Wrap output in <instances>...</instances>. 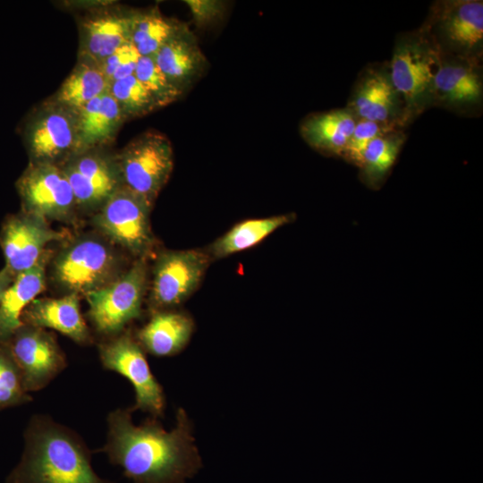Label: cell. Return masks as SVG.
Segmentation results:
<instances>
[{"instance_id": "ba28073f", "label": "cell", "mask_w": 483, "mask_h": 483, "mask_svg": "<svg viewBox=\"0 0 483 483\" xmlns=\"http://www.w3.org/2000/svg\"><path fill=\"white\" fill-rule=\"evenodd\" d=\"M442 54L479 57L483 53V2L439 0L421 25Z\"/></svg>"}, {"instance_id": "5bb4252c", "label": "cell", "mask_w": 483, "mask_h": 483, "mask_svg": "<svg viewBox=\"0 0 483 483\" xmlns=\"http://www.w3.org/2000/svg\"><path fill=\"white\" fill-rule=\"evenodd\" d=\"M60 165L82 209L96 212L123 185L115 154L104 148L75 154Z\"/></svg>"}, {"instance_id": "f546056e", "label": "cell", "mask_w": 483, "mask_h": 483, "mask_svg": "<svg viewBox=\"0 0 483 483\" xmlns=\"http://www.w3.org/2000/svg\"><path fill=\"white\" fill-rule=\"evenodd\" d=\"M31 400L24 388L20 369L8 345L0 343V409L23 404Z\"/></svg>"}, {"instance_id": "30bf717a", "label": "cell", "mask_w": 483, "mask_h": 483, "mask_svg": "<svg viewBox=\"0 0 483 483\" xmlns=\"http://www.w3.org/2000/svg\"><path fill=\"white\" fill-rule=\"evenodd\" d=\"M103 367L126 377L134 387L135 404L153 418L164 416L165 399L163 388L151 372L144 350L129 333L111 336L98 345Z\"/></svg>"}, {"instance_id": "e575fe53", "label": "cell", "mask_w": 483, "mask_h": 483, "mask_svg": "<svg viewBox=\"0 0 483 483\" xmlns=\"http://www.w3.org/2000/svg\"><path fill=\"white\" fill-rule=\"evenodd\" d=\"M14 277L15 276L7 268L4 267L0 270V301Z\"/></svg>"}, {"instance_id": "9a60e30c", "label": "cell", "mask_w": 483, "mask_h": 483, "mask_svg": "<svg viewBox=\"0 0 483 483\" xmlns=\"http://www.w3.org/2000/svg\"><path fill=\"white\" fill-rule=\"evenodd\" d=\"M346 108L359 119L404 128V104L390 76L388 63L370 64L359 73Z\"/></svg>"}, {"instance_id": "2e32d148", "label": "cell", "mask_w": 483, "mask_h": 483, "mask_svg": "<svg viewBox=\"0 0 483 483\" xmlns=\"http://www.w3.org/2000/svg\"><path fill=\"white\" fill-rule=\"evenodd\" d=\"M209 261L208 254L197 250L161 252L153 267V308L164 309L183 302L199 286Z\"/></svg>"}, {"instance_id": "d6a6232c", "label": "cell", "mask_w": 483, "mask_h": 483, "mask_svg": "<svg viewBox=\"0 0 483 483\" xmlns=\"http://www.w3.org/2000/svg\"><path fill=\"white\" fill-rule=\"evenodd\" d=\"M140 57L134 45L128 42L97 64L111 83L134 74Z\"/></svg>"}, {"instance_id": "3957f363", "label": "cell", "mask_w": 483, "mask_h": 483, "mask_svg": "<svg viewBox=\"0 0 483 483\" xmlns=\"http://www.w3.org/2000/svg\"><path fill=\"white\" fill-rule=\"evenodd\" d=\"M441 59V50L423 27L396 37L388 65L409 123L433 106L434 80Z\"/></svg>"}, {"instance_id": "44dd1931", "label": "cell", "mask_w": 483, "mask_h": 483, "mask_svg": "<svg viewBox=\"0 0 483 483\" xmlns=\"http://www.w3.org/2000/svg\"><path fill=\"white\" fill-rule=\"evenodd\" d=\"M49 259L47 250L34 267L18 274L4 292L0 301V343H7L23 325V311L45 288Z\"/></svg>"}, {"instance_id": "7c38bea8", "label": "cell", "mask_w": 483, "mask_h": 483, "mask_svg": "<svg viewBox=\"0 0 483 483\" xmlns=\"http://www.w3.org/2000/svg\"><path fill=\"white\" fill-rule=\"evenodd\" d=\"M482 58L442 54L435 77L433 106L463 116H478L482 111Z\"/></svg>"}, {"instance_id": "4316f807", "label": "cell", "mask_w": 483, "mask_h": 483, "mask_svg": "<svg viewBox=\"0 0 483 483\" xmlns=\"http://www.w3.org/2000/svg\"><path fill=\"white\" fill-rule=\"evenodd\" d=\"M292 220V215H280L242 221L211 244L210 255L214 258H223L250 249Z\"/></svg>"}, {"instance_id": "cb8c5ba5", "label": "cell", "mask_w": 483, "mask_h": 483, "mask_svg": "<svg viewBox=\"0 0 483 483\" xmlns=\"http://www.w3.org/2000/svg\"><path fill=\"white\" fill-rule=\"evenodd\" d=\"M356 117L346 107L316 113L301 123L303 140L318 152L342 157L356 124Z\"/></svg>"}, {"instance_id": "484cf974", "label": "cell", "mask_w": 483, "mask_h": 483, "mask_svg": "<svg viewBox=\"0 0 483 483\" xmlns=\"http://www.w3.org/2000/svg\"><path fill=\"white\" fill-rule=\"evenodd\" d=\"M406 140L403 130L392 131L371 140L354 160L362 182L378 189L392 170Z\"/></svg>"}, {"instance_id": "8fae6325", "label": "cell", "mask_w": 483, "mask_h": 483, "mask_svg": "<svg viewBox=\"0 0 483 483\" xmlns=\"http://www.w3.org/2000/svg\"><path fill=\"white\" fill-rule=\"evenodd\" d=\"M21 210L47 221L70 222L78 208L60 165L30 162L16 182Z\"/></svg>"}, {"instance_id": "836d02e7", "label": "cell", "mask_w": 483, "mask_h": 483, "mask_svg": "<svg viewBox=\"0 0 483 483\" xmlns=\"http://www.w3.org/2000/svg\"><path fill=\"white\" fill-rule=\"evenodd\" d=\"M193 21L199 28H206L220 21L225 13V4L216 0H186Z\"/></svg>"}, {"instance_id": "5b68a950", "label": "cell", "mask_w": 483, "mask_h": 483, "mask_svg": "<svg viewBox=\"0 0 483 483\" xmlns=\"http://www.w3.org/2000/svg\"><path fill=\"white\" fill-rule=\"evenodd\" d=\"M115 157L123 185L154 204L174 168L170 140L148 131L133 138Z\"/></svg>"}, {"instance_id": "6da1fadb", "label": "cell", "mask_w": 483, "mask_h": 483, "mask_svg": "<svg viewBox=\"0 0 483 483\" xmlns=\"http://www.w3.org/2000/svg\"><path fill=\"white\" fill-rule=\"evenodd\" d=\"M132 411L116 409L108 414L106 443L99 450L127 479L133 483H185L199 471L201 459L183 409H178L171 431L153 417L136 426Z\"/></svg>"}, {"instance_id": "f1b7e54d", "label": "cell", "mask_w": 483, "mask_h": 483, "mask_svg": "<svg viewBox=\"0 0 483 483\" xmlns=\"http://www.w3.org/2000/svg\"><path fill=\"white\" fill-rule=\"evenodd\" d=\"M108 91L117 102L125 121L142 117L159 108L134 74L111 82Z\"/></svg>"}, {"instance_id": "ffe728a7", "label": "cell", "mask_w": 483, "mask_h": 483, "mask_svg": "<svg viewBox=\"0 0 483 483\" xmlns=\"http://www.w3.org/2000/svg\"><path fill=\"white\" fill-rule=\"evenodd\" d=\"M21 321L33 326L56 330L80 344L92 341L80 313V296L76 294L36 298L23 311Z\"/></svg>"}, {"instance_id": "603a6c76", "label": "cell", "mask_w": 483, "mask_h": 483, "mask_svg": "<svg viewBox=\"0 0 483 483\" xmlns=\"http://www.w3.org/2000/svg\"><path fill=\"white\" fill-rule=\"evenodd\" d=\"M194 323L182 312L157 310L137 334V340L150 354L168 357L179 353L190 342Z\"/></svg>"}, {"instance_id": "7402d4cb", "label": "cell", "mask_w": 483, "mask_h": 483, "mask_svg": "<svg viewBox=\"0 0 483 483\" xmlns=\"http://www.w3.org/2000/svg\"><path fill=\"white\" fill-rule=\"evenodd\" d=\"M75 114L78 153L104 148L114 140L125 122L117 102L109 91L89 101Z\"/></svg>"}, {"instance_id": "ac0fdd59", "label": "cell", "mask_w": 483, "mask_h": 483, "mask_svg": "<svg viewBox=\"0 0 483 483\" xmlns=\"http://www.w3.org/2000/svg\"><path fill=\"white\" fill-rule=\"evenodd\" d=\"M132 11L98 8L80 23L79 59L99 64L130 41Z\"/></svg>"}, {"instance_id": "9c48e42d", "label": "cell", "mask_w": 483, "mask_h": 483, "mask_svg": "<svg viewBox=\"0 0 483 483\" xmlns=\"http://www.w3.org/2000/svg\"><path fill=\"white\" fill-rule=\"evenodd\" d=\"M21 133L31 163L61 165L78 153L75 112L50 98L27 116Z\"/></svg>"}, {"instance_id": "e0dca14e", "label": "cell", "mask_w": 483, "mask_h": 483, "mask_svg": "<svg viewBox=\"0 0 483 483\" xmlns=\"http://www.w3.org/2000/svg\"><path fill=\"white\" fill-rule=\"evenodd\" d=\"M67 234L54 230L46 219L21 211L9 216L0 232V246L5 266L14 276L34 267L53 242L64 240Z\"/></svg>"}, {"instance_id": "d6986e66", "label": "cell", "mask_w": 483, "mask_h": 483, "mask_svg": "<svg viewBox=\"0 0 483 483\" xmlns=\"http://www.w3.org/2000/svg\"><path fill=\"white\" fill-rule=\"evenodd\" d=\"M169 82L182 94L204 73L208 61L197 38L185 24L154 55Z\"/></svg>"}, {"instance_id": "4dcf8cb0", "label": "cell", "mask_w": 483, "mask_h": 483, "mask_svg": "<svg viewBox=\"0 0 483 483\" xmlns=\"http://www.w3.org/2000/svg\"><path fill=\"white\" fill-rule=\"evenodd\" d=\"M134 75L149 91L159 108L172 104L182 96L159 69L154 55L140 56Z\"/></svg>"}, {"instance_id": "4fadbf2b", "label": "cell", "mask_w": 483, "mask_h": 483, "mask_svg": "<svg viewBox=\"0 0 483 483\" xmlns=\"http://www.w3.org/2000/svg\"><path fill=\"white\" fill-rule=\"evenodd\" d=\"M5 343L20 369L28 393L46 387L67 366L55 335L45 328L23 324Z\"/></svg>"}, {"instance_id": "d4e9b609", "label": "cell", "mask_w": 483, "mask_h": 483, "mask_svg": "<svg viewBox=\"0 0 483 483\" xmlns=\"http://www.w3.org/2000/svg\"><path fill=\"white\" fill-rule=\"evenodd\" d=\"M109 85L97 64L78 60L75 67L50 99L77 112L89 101L107 92Z\"/></svg>"}, {"instance_id": "83f0119b", "label": "cell", "mask_w": 483, "mask_h": 483, "mask_svg": "<svg viewBox=\"0 0 483 483\" xmlns=\"http://www.w3.org/2000/svg\"><path fill=\"white\" fill-rule=\"evenodd\" d=\"M184 23L161 14L157 9L132 11L130 41L140 56L154 55Z\"/></svg>"}, {"instance_id": "277c9868", "label": "cell", "mask_w": 483, "mask_h": 483, "mask_svg": "<svg viewBox=\"0 0 483 483\" xmlns=\"http://www.w3.org/2000/svg\"><path fill=\"white\" fill-rule=\"evenodd\" d=\"M119 266L117 253L109 242L82 235L70 241L55 255L51 279L64 295L85 296L117 277Z\"/></svg>"}, {"instance_id": "7a4b0ae2", "label": "cell", "mask_w": 483, "mask_h": 483, "mask_svg": "<svg viewBox=\"0 0 483 483\" xmlns=\"http://www.w3.org/2000/svg\"><path fill=\"white\" fill-rule=\"evenodd\" d=\"M4 483H112L99 477L90 451L71 428L43 414L24 432V448Z\"/></svg>"}, {"instance_id": "8992f818", "label": "cell", "mask_w": 483, "mask_h": 483, "mask_svg": "<svg viewBox=\"0 0 483 483\" xmlns=\"http://www.w3.org/2000/svg\"><path fill=\"white\" fill-rule=\"evenodd\" d=\"M147 276L146 259L139 258L127 271L84 296L87 315L97 333L116 335L140 316Z\"/></svg>"}, {"instance_id": "52a82bcc", "label": "cell", "mask_w": 483, "mask_h": 483, "mask_svg": "<svg viewBox=\"0 0 483 483\" xmlns=\"http://www.w3.org/2000/svg\"><path fill=\"white\" fill-rule=\"evenodd\" d=\"M152 206L122 185L95 212L92 224L108 241L145 258L155 243L149 219Z\"/></svg>"}, {"instance_id": "1f68e13d", "label": "cell", "mask_w": 483, "mask_h": 483, "mask_svg": "<svg viewBox=\"0 0 483 483\" xmlns=\"http://www.w3.org/2000/svg\"><path fill=\"white\" fill-rule=\"evenodd\" d=\"M398 130L403 129L379 122L365 119L357 120L342 158L353 164L359 154L371 140Z\"/></svg>"}]
</instances>
